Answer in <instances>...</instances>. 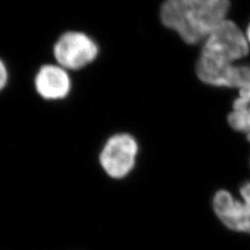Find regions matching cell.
<instances>
[{
    "label": "cell",
    "instance_id": "3957f363",
    "mask_svg": "<svg viewBox=\"0 0 250 250\" xmlns=\"http://www.w3.org/2000/svg\"><path fill=\"white\" fill-rule=\"evenodd\" d=\"M139 154V144L128 133L112 134L103 145L99 153V164L108 177L122 180L134 168Z\"/></svg>",
    "mask_w": 250,
    "mask_h": 250
},
{
    "label": "cell",
    "instance_id": "52a82bcc",
    "mask_svg": "<svg viewBox=\"0 0 250 250\" xmlns=\"http://www.w3.org/2000/svg\"><path fill=\"white\" fill-rule=\"evenodd\" d=\"M227 121L234 131L250 134V85L238 89V97L233 101Z\"/></svg>",
    "mask_w": 250,
    "mask_h": 250
},
{
    "label": "cell",
    "instance_id": "30bf717a",
    "mask_svg": "<svg viewBox=\"0 0 250 250\" xmlns=\"http://www.w3.org/2000/svg\"><path fill=\"white\" fill-rule=\"evenodd\" d=\"M247 136H248V139H249V141L250 142V134H247Z\"/></svg>",
    "mask_w": 250,
    "mask_h": 250
},
{
    "label": "cell",
    "instance_id": "6da1fadb",
    "mask_svg": "<svg viewBox=\"0 0 250 250\" xmlns=\"http://www.w3.org/2000/svg\"><path fill=\"white\" fill-rule=\"evenodd\" d=\"M245 33L226 20L206 38L197 62L198 79L206 84L228 87L234 65L250 51Z\"/></svg>",
    "mask_w": 250,
    "mask_h": 250
},
{
    "label": "cell",
    "instance_id": "ba28073f",
    "mask_svg": "<svg viewBox=\"0 0 250 250\" xmlns=\"http://www.w3.org/2000/svg\"><path fill=\"white\" fill-rule=\"evenodd\" d=\"M8 81V70L5 63L0 60V91L3 89Z\"/></svg>",
    "mask_w": 250,
    "mask_h": 250
},
{
    "label": "cell",
    "instance_id": "9c48e42d",
    "mask_svg": "<svg viewBox=\"0 0 250 250\" xmlns=\"http://www.w3.org/2000/svg\"><path fill=\"white\" fill-rule=\"evenodd\" d=\"M245 35L247 36V39H248V41H249V43L250 44V22L249 26L247 28V31H246Z\"/></svg>",
    "mask_w": 250,
    "mask_h": 250
},
{
    "label": "cell",
    "instance_id": "277c9868",
    "mask_svg": "<svg viewBox=\"0 0 250 250\" xmlns=\"http://www.w3.org/2000/svg\"><path fill=\"white\" fill-rule=\"evenodd\" d=\"M99 45L83 33L70 31L60 36L54 45V58L67 71H78L99 56Z\"/></svg>",
    "mask_w": 250,
    "mask_h": 250
},
{
    "label": "cell",
    "instance_id": "7a4b0ae2",
    "mask_svg": "<svg viewBox=\"0 0 250 250\" xmlns=\"http://www.w3.org/2000/svg\"><path fill=\"white\" fill-rule=\"evenodd\" d=\"M230 6V0H165L161 21L187 44L196 45L227 20Z\"/></svg>",
    "mask_w": 250,
    "mask_h": 250
},
{
    "label": "cell",
    "instance_id": "5b68a950",
    "mask_svg": "<svg viewBox=\"0 0 250 250\" xmlns=\"http://www.w3.org/2000/svg\"><path fill=\"white\" fill-rule=\"evenodd\" d=\"M212 208L224 226L234 232L250 233V200H239L227 190H219L212 199Z\"/></svg>",
    "mask_w": 250,
    "mask_h": 250
},
{
    "label": "cell",
    "instance_id": "8992f818",
    "mask_svg": "<svg viewBox=\"0 0 250 250\" xmlns=\"http://www.w3.org/2000/svg\"><path fill=\"white\" fill-rule=\"evenodd\" d=\"M39 96L46 100H61L69 96L72 90V80L59 64H46L40 68L35 80Z\"/></svg>",
    "mask_w": 250,
    "mask_h": 250
}]
</instances>
